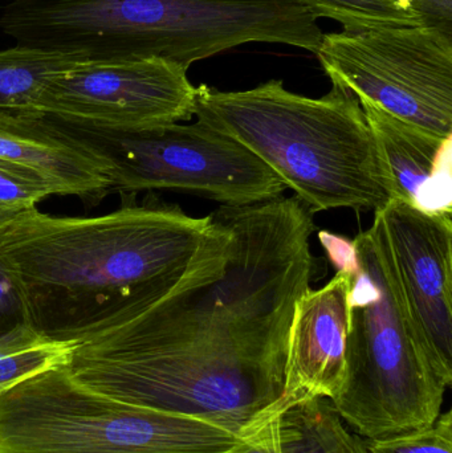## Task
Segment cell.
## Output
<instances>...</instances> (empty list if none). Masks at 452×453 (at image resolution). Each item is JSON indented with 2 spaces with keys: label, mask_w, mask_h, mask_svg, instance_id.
Wrapping results in <instances>:
<instances>
[{
  "label": "cell",
  "mask_w": 452,
  "mask_h": 453,
  "mask_svg": "<svg viewBox=\"0 0 452 453\" xmlns=\"http://www.w3.org/2000/svg\"><path fill=\"white\" fill-rule=\"evenodd\" d=\"M400 3L418 16L421 27L452 36V0H400Z\"/></svg>",
  "instance_id": "20"
},
{
  "label": "cell",
  "mask_w": 452,
  "mask_h": 453,
  "mask_svg": "<svg viewBox=\"0 0 452 453\" xmlns=\"http://www.w3.org/2000/svg\"><path fill=\"white\" fill-rule=\"evenodd\" d=\"M316 18H329L344 31L379 27H421L418 16L400 0H296Z\"/></svg>",
  "instance_id": "17"
},
{
  "label": "cell",
  "mask_w": 452,
  "mask_h": 453,
  "mask_svg": "<svg viewBox=\"0 0 452 453\" xmlns=\"http://www.w3.org/2000/svg\"><path fill=\"white\" fill-rule=\"evenodd\" d=\"M318 19L296 0H8L0 32L88 60L161 58L190 68L247 42L318 52Z\"/></svg>",
  "instance_id": "3"
},
{
  "label": "cell",
  "mask_w": 452,
  "mask_h": 453,
  "mask_svg": "<svg viewBox=\"0 0 452 453\" xmlns=\"http://www.w3.org/2000/svg\"><path fill=\"white\" fill-rule=\"evenodd\" d=\"M373 133L392 201L451 215V140L358 101Z\"/></svg>",
  "instance_id": "12"
},
{
  "label": "cell",
  "mask_w": 452,
  "mask_h": 453,
  "mask_svg": "<svg viewBox=\"0 0 452 453\" xmlns=\"http://www.w3.org/2000/svg\"><path fill=\"white\" fill-rule=\"evenodd\" d=\"M194 116L264 162L310 211H379L387 173L357 97L334 84L305 97L270 80L241 92L196 87Z\"/></svg>",
  "instance_id": "4"
},
{
  "label": "cell",
  "mask_w": 452,
  "mask_h": 453,
  "mask_svg": "<svg viewBox=\"0 0 452 453\" xmlns=\"http://www.w3.org/2000/svg\"><path fill=\"white\" fill-rule=\"evenodd\" d=\"M50 196L52 193L44 183L0 164V212L3 214L11 217L34 209Z\"/></svg>",
  "instance_id": "19"
},
{
  "label": "cell",
  "mask_w": 452,
  "mask_h": 453,
  "mask_svg": "<svg viewBox=\"0 0 452 453\" xmlns=\"http://www.w3.org/2000/svg\"><path fill=\"white\" fill-rule=\"evenodd\" d=\"M273 435L286 453H369L360 435L350 434L331 399H300L271 419Z\"/></svg>",
  "instance_id": "14"
},
{
  "label": "cell",
  "mask_w": 452,
  "mask_h": 453,
  "mask_svg": "<svg viewBox=\"0 0 452 453\" xmlns=\"http://www.w3.org/2000/svg\"><path fill=\"white\" fill-rule=\"evenodd\" d=\"M0 164L40 180L52 196L97 204L111 193L108 170L32 117H0Z\"/></svg>",
  "instance_id": "13"
},
{
  "label": "cell",
  "mask_w": 452,
  "mask_h": 453,
  "mask_svg": "<svg viewBox=\"0 0 452 453\" xmlns=\"http://www.w3.org/2000/svg\"><path fill=\"white\" fill-rule=\"evenodd\" d=\"M243 438L209 420L101 395L64 366L0 395V453H227Z\"/></svg>",
  "instance_id": "6"
},
{
  "label": "cell",
  "mask_w": 452,
  "mask_h": 453,
  "mask_svg": "<svg viewBox=\"0 0 452 453\" xmlns=\"http://www.w3.org/2000/svg\"><path fill=\"white\" fill-rule=\"evenodd\" d=\"M82 58L15 44L0 50V117H29L47 82Z\"/></svg>",
  "instance_id": "15"
},
{
  "label": "cell",
  "mask_w": 452,
  "mask_h": 453,
  "mask_svg": "<svg viewBox=\"0 0 452 453\" xmlns=\"http://www.w3.org/2000/svg\"><path fill=\"white\" fill-rule=\"evenodd\" d=\"M406 311L437 380L452 385L451 215L429 214L400 201L374 212Z\"/></svg>",
  "instance_id": "10"
},
{
  "label": "cell",
  "mask_w": 452,
  "mask_h": 453,
  "mask_svg": "<svg viewBox=\"0 0 452 453\" xmlns=\"http://www.w3.org/2000/svg\"><path fill=\"white\" fill-rule=\"evenodd\" d=\"M352 277L337 269L321 289L297 301L289 330L286 390L281 409L300 399H333L344 385Z\"/></svg>",
  "instance_id": "11"
},
{
  "label": "cell",
  "mask_w": 452,
  "mask_h": 453,
  "mask_svg": "<svg viewBox=\"0 0 452 453\" xmlns=\"http://www.w3.org/2000/svg\"><path fill=\"white\" fill-rule=\"evenodd\" d=\"M211 223V215L190 217L158 201L100 217H53L34 207L0 219V271L29 326L79 342L143 308Z\"/></svg>",
  "instance_id": "2"
},
{
  "label": "cell",
  "mask_w": 452,
  "mask_h": 453,
  "mask_svg": "<svg viewBox=\"0 0 452 453\" xmlns=\"http://www.w3.org/2000/svg\"><path fill=\"white\" fill-rule=\"evenodd\" d=\"M316 55L358 101L452 138V36L426 27L344 31L323 35Z\"/></svg>",
  "instance_id": "8"
},
{
  "label": "cell",
  "mask_w": 452,
  "mask_h": 453,
  "mask_svg": "<svg viewBox=\"0 0 452 453\" xmlns=\"http://www.w3.org/2000/svg\"><path fill=\"white\" fill-rule=\"evenodd\" d=\"M196 87L188 69L161 58L77 60L45 85L29 117L103 129H153L190 121Z\"/></svg>",
  "instance_id": "9"
},
{
  "label": "cell",
  "mask_w": 452,
  "mask_h": 453,
  "mask_svg": "<svg viewBox=\"0 0 452 453\" xmlns=\"http://www.w3.org/2000/svg\"><path fill=\"white\" fill-rule=\"evenodd\" d=\"M195 252L140 311L77 342L65 370L116 401L241 436L278 414L289 330L316 260L296 196L220 206Z\"/></svg>",
  "instance_id": "1"
},
{
  "label": "cell",
  "mask_w": 452,
  "mask_h": 453,
  "mask_svg": "<svg viewBox=\"0 0 452 453\" xmlns=\"http://www.w3.org/2000/svg\"><path fill=\"white\" fill-rule=\"evenodd\" d=\"M27 324L23 303L4 273L0 271V334Z\"/></svg>",
  "instance_id": "21"
},
{
  "label": "cell",
  "mask_w": 452,
  "mask_h": 453,
  "mask_svg": "<svg viewBox=\"0 0 452 453\" xmlns=\"http://www.w3.org/2000/svg\"><path fill=\"white\" fill-rule=\"evenodd\" d=\"M318 239L336 269L352 277L347 372L334 409L369 441L434 425L448 388L430 369L379 223L352 242L326 231Z\"/></svg>",
  "instance_id": "5"
},
{
  "label": "cell",
  "mask_w": 452,
  "mask_h": 453,
  "mask_svg": "<svg viewBox=\"0 0 452 453\" xmlns=\"http://www.w3.org/2000/svg\"><path fill=\"white\" fill-rule=\"evenodd\" d=\"M34 119L98 159L111 175V193L188 191L239 207L279 198L287 190L255 154L198 121L122 132L55 117Z\"/></svg>",
  "instance_id": "7"
},
{
  "label": "cell",
  "mask_w": 452,
  "mask_h": 453,
  "mask_svg": "<svg viewBox=\"0 0 452 453\" xmlns=\"http://www.w3.org/2000/svg\"><path fill=\"white\" fill-rule=\"evenodd\" d=\"M76 341H57L21 324L0 334V395L28 378L66 366Z\"/></svg>",
  "instance_id": "16"
},
{
  "label": "cell",
  "mask_w": 452,
  "mask_h": 453,
  "mask_svg": "<svg viewBox=\"0 0 452 453\" xmlns=\"http://www.w3.org/2000/svg\"><path fill=\"white\" fill-rule=\"evenodd\" d=\"M3 218H7V215L3 214V212H0V219H3Z\"/></svg>",
  "instance_id": "22"
},
{
  "label": "cell",
  "mask_w": 452,
  "mask_h": 453,
  "mask_svg": "<svg viewBox=\"0 0 452 453\" xmlns=\"http://www.w3.org/2000/svg\"><path fill=\"white\" fill-rule=\"evenodd\" d=\"M369 453H452V414L440 415L434 425L395 438L366 441Z\"/></svg>",
  "instance_id": "18"
}]
</instances>
